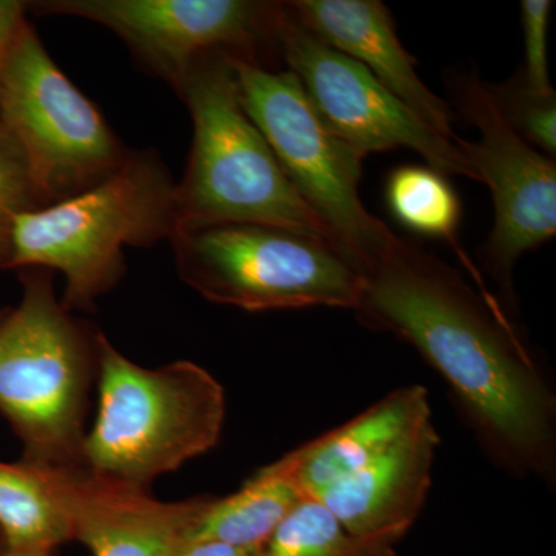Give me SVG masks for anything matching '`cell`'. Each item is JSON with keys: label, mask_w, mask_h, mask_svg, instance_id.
Here are the masks:
<instances>
[{"label": "cell", "mask_w": 556, "mask_h": 556, "mask_svg": "<svg viewBox=\"0 0 556 556\" xmlns=\"http://www.w3.org/2000/svg\"><path fill=\"white\" fill-rule=\"evenodd\" d=\"M362 276L358 320L416 348L504 466L554 479L555 396L501 303L401 237Z\"/></svg>", "instance_id": "1"}, {"label": "cell", "mask_w": 556, "mask_h": 556, "mask_svg": "<svg viewBox=\"0 0 556 556\" xmlns=\"http://www.w3.org/2000/svg\"><path fill=\"white\" fill-rule=\"evenodd\" d=\"M177 230V181L152 150L129 152L109 178L58 203L10 217L9 269L65 278L61 302L90 313L126 274V247H153Z\"/></svg>", "instance_id": "2"}, {"label": "cell", "mask_w": 556, "mask_h": 556, "mask_svg": "<svg viewBox=\"0 0 556 556\" xmlns=\"http://www.w3.org/2000/svg\"><path fill=\"white\" fill-rule=\"evenodd\" d=\"M20 276V305L0 317V415L22 442V463L83 467L102 331L62 305L53 270Z\"/></svg>", "instance_id": "3"}, {"label": "cell", "mask_w": 556, "mask_h": 556, "mask_svg": "<svg viewBox=\"0 0 556 556\" xmlns=\"http://www.w3.org/2000/svg\"><path fill=\"white\" fill-rule=\"evenodd\" d=\"M175 91L193 123L188 167L177 182V230L254 223L336 247L244 112L230 54L217 51L199 58Z\"/></svg>", "instance_id": "4"}, {"label": "cell", "mask_w": 556, "mask_h": 556, "mask_svg": "<svg viewBox=\"0 0 556 556\" xmlns=\"http://www.w3.org/2000/svg\"><path fill=\"white\" fill-rule=\"evenodd\" d=\"M97 387V417L83 447L93 473L149 489L218 444L225 390L193 362L144 368L101 332Z\"/></svg>", "instance_id": "5"}, {"label": "cell", "mask_w": 556, "mask_h": 556, "mask_svg": "<svg viewBox=\"0 0 556 556\" xmlns=\"http://www.w3.org/2000/svg\"><path fill=\"white\" fill-rule=\"evenodd\" d=\"M178 276L218 305L258 311L356 309L364 276L328 241L269 225L177 230Z\"/></svg>", "instance_id": "6"}, {"label": "cell", "mask_w": 556, "mask_h": 556, "mask_svg": "<svg viewBox=\"0 0 556 556\" xmlns=\"http://www.w3.org/2000/svg\"><path fill=\"white\" fill-rule=\"evenodd\" d=\"M241 105L299 195L361 273L397 240L358 195L364 159L318 118L291 70L232 56Z\"/></svg>", "instance_id": "7"}, {"label": "cell", "mask_w": 556, "mask_h": 556, "mask_svg": "<svg viewBox=\"0 0 556 556\" xmlns=\"http://www.w3.org/2000/svg\"><path fill=\"white\" fill-rule=\"evenodd\" d=\"M0 123L24 149L46 206L109 178L130 152L28 21L0 61Z\"/></svg>", "instance_id": "8"}, {"label": "cell", "mask_w": 556, "mask_h": 556, "mask_svg": "<svg viewBox=\"0 0 556 556\" xmlns=\"http://www.w3.org/2000/svg\"><path fill=\"white\" fill-rule=\"evenodd\" d=\"M39 14L97 22L126 42L150 72L177 87L190 65L226 53L270 68L280 56L283 2L257 0H46L27 2Z\"/></svg>", "instance_id": "9"}, {"label": "cell", "mask_w": 556, "mask_h": 556, "mask_svg": "<svg viewBox=\"0 0 556 556\" xmlns=\"http://www.w3.org/2000/svg\"><path fill=\"white\" fill-rule=\"evenodd\" d=\"M278 50L321 123L361 159L409 149L445 177L460 175L479 181L456 141L431 129L364 65L302 27L285 2L278 22Z\"/></svg>", "instance_id": "10"}, {"label": "cell", "mask_w": 556, "mask_h": 556, "mask_svg": "<svg viewBox=\"0 0 556 556\" xmlns=\"http://www.w3.org/2000/svg\"><path fill=\"white\" fill-rule=\"evenodd\" d=\"M447 86L452 109L479 130L477 141L457 138L456 144L492 193L495 223L482 258L511 299L515 263L556 233L555 160L508 126L477 70L450 73Z\"/></svg>", "instance_id": "11"}, {"label": "cell", "mask_w": 556, "mask_h": 556, "mask_svg": "<svg viewBox=\"0 0 556 556\" xmlns=\"http://www.w3.org/2000/svg\"><path fill=\"white\" fill-rule=\"evenodd\" d=\"M70 522L73 540L93 556H175L211 496L164 503L86 467H36Z\"/></svg>", "instance_id": "12"}, {"label": "cell", "mask_w": 556, "mask_h": 556, "mask_svg": "<svg viewBox=\"0 0 556 556\" xmlns=\"http://www.w3.org/2000/svg\"><path fill=\"white\" fill-rule=\"evenodd\" d=\"M285 7L318 40L364 65L431 129L457 141L452 105L428 89L417 75L415 58L402 46L386 3L379 0H292L285 2Z\"/></svg>", "instance_id": "13"}, {"label": "cell", "mask_w": 556, "mask_h": 556, "mask_svg": "<svg viewBox=\"0 0 556 556\" xmlns=\"http://www.w3.org/2000/svg\"><path fill=\"white\" fill-rule=\"evenodd\" d=\"M438 445L439 434L430 420L314 497L351 535L394 546L426 506Z\"/></svg>", "instance_id": "14"}, {"label": "cell", "mask_w": 556, "mask_h": 556, "mask_svg": "<svg viewBox=\"0 0 556 556\" xmlns=\"http://www.w3.org/2000/svg\"><path fill=\"white\" fill-rule=\"evenodd\" d=\"M430 420L426 388H401L350 422L292 450L276 463L303 496L314 497L368 466Z\"/></svg>", "instance_id": "15"}, {"label": "cell", "mask_w": 556, "mask_h": 556, "mask_svg": "<svg viewBox=\"0 0 556 556\" xmlns=\"http://www.w3.org/2000/svg\"><path fill=\"white\" fill-rule=\"evenodd\" d=\"M303 497L278 464H269L249 478L239 492L226 497L211 496L190 529L188 541L215 540L265 548Z\"/></svg>", "instance_id": "16"}, {"label": "cell", "mask_w": 556, "mask_h": 556, "mask_svg": "<svg viewBox=\"0 0 556 556\" xmlns=\"http://www.w3.org/2000/svg\"><path fill=\"white\" fill-rule=\"evenodd\" d=\"M61 507L39 471L27 463L0 460V552L3 556H54L72 541Z\"/></svg>", "instance_id": "17"}, {"label": "cell", "mask_w": 556, "mask_h": 556, "mask_svg": "<svg viewBox=\"0 0 556 556\" xmlns=\"http://www.w3.org/2000/svg\"><path fill=\"white\" fill-rule=\"evenodd\" d=\"M386 200L391 215L417 236L445 241L456 252L468 273L478 281L479 292L496 302L457 240L460 200L447 177L430 166L404 164L390 172L386 182Z\"/></svg>", "instance_id": "18"}, {"label": "cell", "mask_w": 556, "mask_h": 556, "mask_svg": "<svg viewBox=\"0 0 556 556\" xmlns=\"http://www.w3.org/2000/svg\"><path fill=\"white\" fill-rule=\"evenodd\" d=\"M263 556H396L394 546L351 535L316 497H303Z\"/></svg>", "instance_id": "19"}, {"label": "cell", "mask_w": 556, "mask_h": 556, "mask_svg": "<svg viewBox=\"0 0 556 556\" xmlns=\"http://www.w3.org/2000/svg\"><path fill=\"white\" fill-rule=\"evenodd\" d=\"M504 119L527 144L548 159L556 153V93L541 94L530 90L521 76L503 84H486Z\"/></svg>", "instance_id": "20"}, {"label": "cell", "mask_w": 556, "mask_h": 556, "mask_svg": "<svg viewBox=\"0 0 556 556\" xmlns=\"http://www.w3.org/2000/svg\"><path fill=\"white\" fill-rule=\"evenodd\" d=\"M43 206L30 161L20 141L0 123V218Z\"/></svg>", "instance_id": "21"}, {"label": "cell", "mask_w": 556, "mask_h": 556, "mask_svg": "<svg viewBox=\"0 0 556 556\" xmlns=\"http://www.w3.org/2000/svg\"><path fill=\"white\" fill-rule=\"evenodd\" d=\"M554 3L551 0H522L521 25L525 38V65L518 75L530 90L555 93L548 75L547 38Z\"/></svg>", "instance_id": "22"}, {"label": "cell", "mask_w": 556, "mask_h": 556, "mask_svg": "<svg viewBox=\"0 0 556 556\" xmlns=\"http://www.w3.org/2000/svg\"><path fill=\"white\" fill-rule=\"evenodd\" d=\"M25 11H28L27 2L0 0V61L5 56L22 25L27 22Z\"/></svg>", "instance_id": "23"}, {"label": "cell", "mask_w": 556, "mask_h": 556, "mask_svg": "<svg viewBox=\"0 0 556 556\" xmlns=\"http://www.w3.org/2000/svg\"><path fill=\"white\" fill-rule=\"evenodd\" d=\"M265 548L236 546L215 540L188 541L175 556H263Z\"/></svg>", "instance_id": "24"}, {"label": "cell", "mask_w": 556, "mask_h": 556, "mask_svg": "<svg viewBox=\"0 0 556 556\" xmlns=\"http://www.w3.org/2000/svg\"><path fill=\"white\" fill-rule=\"evenodd\" d=\"M10 263V218H0V269H9ZM3 309H0L2 317Z\"/></svg>", "instance_id": "25"}, {"label": "cell", "mask_w": 556, "mask_h": 556, "mask_svg": "<svg viewBox=\"0 0 556 556\" xmlns=\"http://www.w3.org/2000/svg\"><path fill=\"white\" fill-rule=\"evenodd\" d=\"M0 556H3V555H2V552H0Z\"/></svg>", "instance_id": "26"}]
</instances>
